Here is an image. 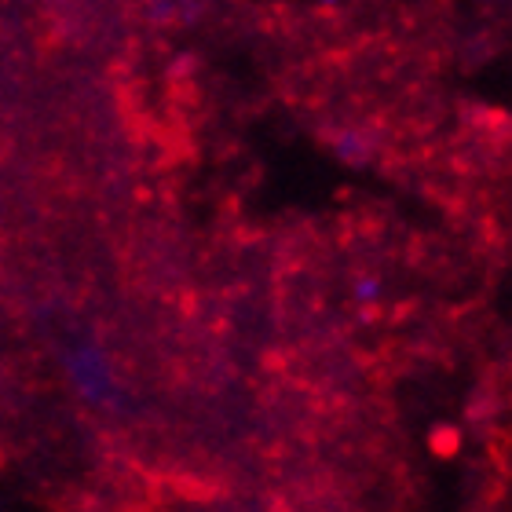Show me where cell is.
Wrapping results in <instances>:
<instances>
[{
    "instance_id": "1",
    "label": "cell",
    "mask_w": 512,
    "mask_h": 512,
    "mask_svg": "<svg viewBox=\"0 0 512 512\" xmlns=\"http://www.w3.org/2000/svg\"><path fill=\"white\" fill-rule=\"evenodd\" d=\"M355 297L363 300V304H374L381 297V282L377 278H355Z\"/></svg>"
}]
</instances>
